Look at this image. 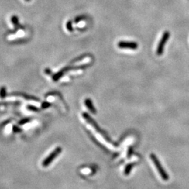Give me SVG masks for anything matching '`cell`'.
<instances>
[{"mask_svg":"<svg viewBox=\"0 0 189 189\" xmlns=\"http://www.w3.org/2000/svg\"><path fill=\"white\" fill-rule=\"evenodd\" d=\"M83 117H84V119L86 120V121L90 124V125H91L92 127H93L94 129L97 131V132L100 133V134L102 136H103L107 141L112 143V141L111 140L109 135H108L107 133L105 132V131H103L102 129L100 128V126H99V125H98V123L94 121V120L93 119H92L91 117L89 116L88 114H87V113H84V114H83Z\"/></svg>","mask_w":189,"mask_h":189,"instance_id":"cell-1","label":"cell"},{"mask_svg":"<svg viewBox=\"0 0 189 189\" xmlns=\"http://www.w3.org/2000/svg\"><path fill=\"white\" fill-rule=\"evenodd\" d=\"M150 157H151V159L152 160V161H153L154 165H155L158 173L160 175L161 178H162L164 181H167L168 179H169V175H168V174L166 172L164 168L163 167L162 164H161L160 160H158V158L156 157V156L154 153H151Z\"/></svg>","mask_w":189,"mask_h":189,"instance_id":"cell-2","label":"cell"},{"mask_svg":"<svg viewBox=\"0 0 189 189\" xmlns=\"http://www.w3.org/2000/svg\"><path fill=\"white\" fill-rule=\"evenodd\" d=\"M61 151H62L61 147H57V148L55 149L53 151H52L50 155L48 156L47 158H46L45 160L43 161L42 163L43 167H48V166L49 165L50 163H51L53 161L60 155V154Z\"/></svg>","mask_w":189,"mask_h":189,"instance_id":"cell-3","label":"cell"},{"mask_svg":"<svg viewBox=\"0 0 189 189\" xmlns=\"http://www.w3.org/2000/svg\"><path fill=\"white\" fill-rule=\"evenodd\" d=\"M169 37H170L169 32H167V31L165 32L162 36V38H161L160 42H159L158 45L157 50H156V53H157L158 55H161L163 54V50H164V46L166 44V43H167Z\"/></svg>","mask_w":189,"mask_h":189,"instance_id":"cell-4","label":"cell"},{"mask_svg":"<svg viewBox=\"0 0 189 189\" xmlns=\"http://www.w3.org/2000/svg\"><path fill=\"white\" fill-rule=\"evenodd\" d=\"M118 46L120 48H123V49L136 50L138 48V43L135 41H121L118 43Z\"/></svg>","mask_w":189,"mask_h":189,"instance_id":"cell-5","label":"cell"},{"mask_svg":"<svg viewBox=\"0 0 189 189\" xmlns=\"http://www.w3.org/2000/svg\"><path fill=\"white\" fill-rule=\"evenodd\" d=\"M85 105H86V106L88 107V109L90 110V112H91V113H93V114H96V112H97L96 109H95V108H94L93 102H92L91 99H89V98L86 99V100H85Z\"/></svg>","mask_w":189,"mask_h":189,"instance_id":"cell-6","label":"cell"},{"mask_svg":"<svg viewBox=\"0 0 189 189\" xmlns=\"http://www.w3.org/2000/svg\"><path fill=\"white\" fill-rule=\"evenodd\" d=\"M132 167H133V165H132V164H129V165H127L125 168L124 174H125V175H128L129 174H130L131 170H132Z\"/></svg>","mask_w":189,"mask_h":189,"instance_id":"cell-7","label":"cell"},{"mask_svg":"<svg viewBox=\"0 0 189 189\" xmlns=\"http://www.w3.org/2000/svg\"><path fill=\"white\" fill-rule=\"evenodd\" d=\"M6 91L5 86H2L1 88H0V97H1L2 98H4L6 97Z\"/></svg>","mask_w":189,"mask_h":189,"instance_id":"cell-8","label":"cell"},{"mask_svg":"<svg viewBox=\"0 0 189 189\" xmlns=\"http://www.w3.org/2000/svg\"><path fill=\"white\" fill-rule=\"evenodd\" d=\"M67 29L70 32L73 31L74 29L72 27V22L70 21V20H69V21L67 22Z\"/></svg>","mask_w":189,"mask_h":189,"instance_id":"cell-9","label":"cell"},{"mask_svg":"<svg viewBox=\"0 0 189 189\" xmlns=\"http://www.w3.org/2000/svg\"><path fill=\"white\" fill-rule=\"evenodd\" d=\"M86 15H79V16H78V17H77V18H75L74 22H78L81 21V20H83L86 19Z\"/></svg>","mask_w":189,"mask_h":189,"instance_id":"cell-10","label":"cell"},{"mask_svg":"<svg viewBox=\"0 0 189 189\" xmlns=\"http://www.w3.org/2000/svg\"><path fill=\"white\" fill-rule=\"evenodd\" d=\"M29 121V119H22L21 121L19 122V124H20V125H23V124H25L27 123H28V122Z\"/></svg>","mask_w":189,"mask_h":189,"instance_id":"cell-11","label":"cell"},{"mask_svg":"<svg viewBox=\"0 0 189 189\" xmlns=\"http://www.w3.org/2000/svg\"><path fill=\"white\" fill-rule=\"evenodd\" d=\"M13 130L14 132H20V129L17 126H14L13 128Z\"/></svg>","mask_w":189,"mask_h":189,"instance_id":"cell-12","label":"cell"},{"mask_svg":"<svg viewBox=\"0 0 189 189\" xmlns=\"http://www.w3.org/2000/svg\"><path fill=\"white\" fill-rule=\"evenodd\" d=\"M28 109L29 110L34 111V112H36V111H37V108H36L35 107H33V106H28Z\"/></svg>","mask_w":189,"mask_h":189,"instance_id":"cell-13","label":"cell"},{"mask_svg":"<svg viewBox=\"0 0 189 189\" xmlns=\"http://www.w3.org/2000/svg\"><path fill=\"white\" fill-rule=\"evenodd\" d=\"M50 103H47V102H44L43 104V105H42V107L43 108H47V107H50Z\"/></svg>","mask_w":189,"mask_h":189,"instance_id":"cell-14","label":"cell"},{"mask_svg":"<svg viewBox=\"0 0 189 189\" xmlns=\"http://www.w3.org/2000/svg\"><path fill=\"white\" fill-rule=\"evenodd\" d=\"M45 72L46 73V74H50L51 73V71H50V70H49V69H46Z\"/></svg>","mask_w":189,"mask_h":189,"instance_id":"cell-15","label":"cell"},{"mask_svg":"<svg viewBox=\"0 0 189 189\" xmlns=\"http://www.w3.org/2000/svg\"><path fill=\"white\" fill-rule=\"evenodd\" d=\"M25 1H27V2H29V1H30V0H25Z\"/></svg>","mask_w":189,"mask_h":189,"instance_id":"cell-16","label":"cell"}]
</instances>
